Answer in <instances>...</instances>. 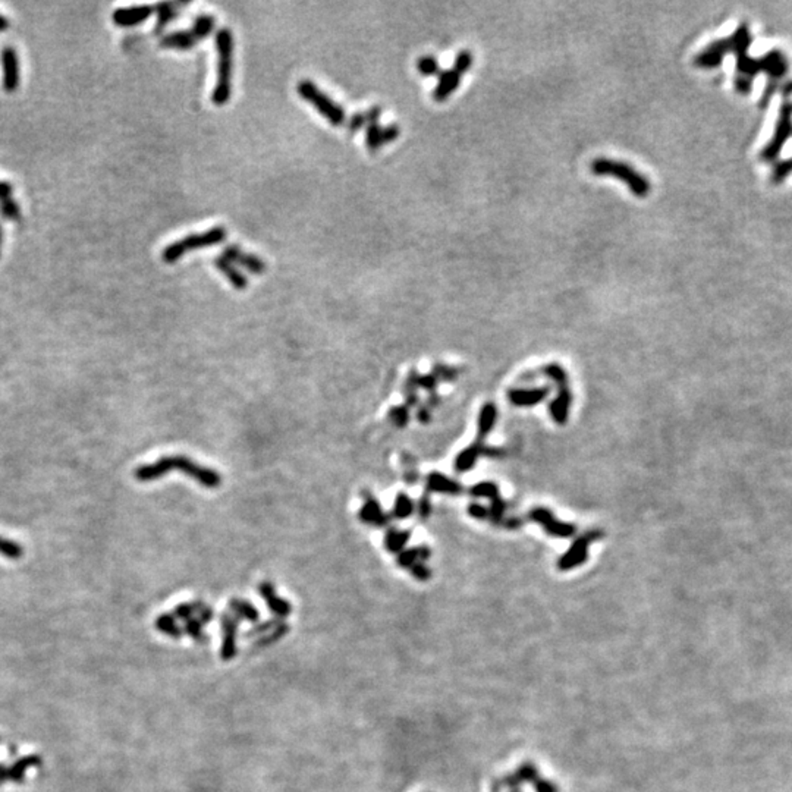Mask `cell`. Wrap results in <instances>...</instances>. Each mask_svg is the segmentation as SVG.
Wrapping results in <instances>:
<instances>
[{"label": "cell", "mask_w": 792, "mask_h": 792, "mask_svg": "<svg viewBox=\"0 0 792 792\" xmlns=\"http://www.w3.org/2000/svg\"><path fill=\"white\" fill-rule=\"evenodd\" d=\"M753 41L750 30L747 24H741L735 33L727 37L712 43L710 46L700 51L694 59V63L700 68L712 69L719 67L725 55L732 53L736 56V77L735 89L741 94H748L753 89V80L760 72L769 75L770 82L765 91V100L767 102L775 93L776 81L784 77L788 71V60L779 50L769 51L765 58L753 59L748 56V47Z\"/></svg>", "instance_id": "1"}, {"label": "cell", "mask_w": 792, "mask_h": 792, "mask_svg": "<svg viewBox=\"0 0 792 792\" xmlns=\"http://www.w3.org/2000/svg\"><path fill=\"white\" fill-rule=\"evenodd\" d=\"M170 471H179V473L191 477L196 483L206 489H218L222 485V476L216 469L202 467L185 455L162 456L153 464L138 467L134 476L141 483H150V481L162 478L163 476L169 474Z\"/></svg>", "instance_id": "2"}, {"label": "cell", "mask_w": 792, "mask_h": 792, "mask_svg": "<svg viewBox=\"0 0 792 792\" xmlns=\"http://www.w3.org/2000/svg\"><path fill=\"white\" fill-rule=\"evenodd\" d=\"M218 47V82L211 93V102L216 106L226 104L232 94V56L233 37L231 30L222 28L216 34Z\"/></svg>", "instance_id": "3"}, {"label": "cell", "mask_w": 792, "mask_h": 792, "mask_svg": "<svg viewBox=\"0 0 792 792\" xmlns=\"http://www.w3.org/2000/svg\"><path fill=\"white\" fill-rule=\"evenodd\" d=\"M592 172L597 176H614L625 182L629 191L640 198L647 197L651 191L650 180L644 175H641L638 170L628 163L619 162V160L606 157L594 159L592 162Z\"/></svg>", "instance_id": "4"}, {"label": "cell", "mask_w": 792, "mask_h": 792, "mask_svg": "<svg viewBox=\"0 0 792 792\" xmlns=\"http://www.w3.org/2000/svg\"><path fill=\"white\" fill-rule=\"evenodd\" d=\"M224 240H226V229L223 226H215L201 233H191L185 238L169 244L162 251V260L167 264H172L187 253L209 248L211 245L222 244Z\"/></svg>", "instance_id": "5"}, {"label": "cell", "mask_w": 792, "mask_h": 792, "mask_svg": "<svg viewBox=\"0 0 792 792\" xmlns=\"http://www.w3.org/2000/svg\"><path fill=\"white\" fill-rule=\"evenodd\" d=\"M296 91L299 94V97L308 102L310 104H313V108L334 126H340L345 124L347 115L345 110L342 109V106L331 100L329 95L320 90L313 81L310 80L299 81L296 85Z\"/></svg>", "instance_id": "6"}, {"label": "cell", "mask_w": 792, "mask_h": 792, "mask_svg": "<svg viewBox=\"0 0 792 792\" xmlns=\"http://www.w3.org/2000/svg\"><path fill=\"white\" fill-rule=\"evenodd\" d=\"M791 137H792V102L787 100L782 103V106H780L779 117L775 126V134L772 137V140H770V143L762 152V159L766 160V162H772V160H775L779 156L780 150L785 145L788 138Z\"/></svg>", "instance_id": "7"}, {"label": "cell", "mask_w": 792, "mask_h": 792, "mask_svg": "<svg viewBox=\"0 0 792 792\" xmlns=\"http://www.w3.org/2000/svg\"><path fill=\"white\" fill-rule=\"evenodd\" d=\"M602 537V533L601 531H590V533H585L584 536L578 537L572 544L571 548L568 549L562 558L558 561V568L561 571H570L576 568V566L583 565L587 558H588V548H590V544Z\"/></svg>", "instance_id": "8"}, {"label": "cell", "mask_w": 792, "mask_h": 792, "mask_svg": "<svg viewBox=\"0 0 792 792\" xmlns=\"http://www.w3.org/2000/svg\"><path fill=\"white\" fill-rule=\"evenodd\" d=\"M527 518L530 521L540 524L546 533L550 534V536H555V537H563V539L572 537L575 534V530H576L572 524H566V522H561V521L556 520L553 517V513L546 508H533L527 515Z\"/></svg>", "instance_id": "9"}, {"label": "cell", "mask_w": 792, "mask_h": 792, "mask_svg": "<svg viewBox=\"0 0 792 792\" xmlns=\"http://www.w3.org/2000/svg\"><path fill=\"white\" fill-rule=\"evenodd\" d=\"M362 506L358 512V518L362 524L371 527L384 528L391 524L392 517L383 511L380 502L370 491H362Z\"/></svg>", "instance_id": "10"}, {"label": "cell", "mask_w": 792, "mask_h": 792, "mask_svg": "<svg viewBox=\"0 0 792 792\" xmlns=\"http://www.w3.org/2000/svg\"><path fill=\"white\" fill-rule=\"evenodd\" d=\"M469 493L473 496L477 498H487L491 502V508H490V521L495 522V524H502L504 522V517H505V502L500 499L499 495V489L495 483H489V481H481V483L476 485L469 489Z\"/></svg>", "instance_id": "11"}, {"label": "cell", "mask_w": 792, "mask_h": 792, "mask_svg": "<svg viewBox=\"0 0 792 792\" xmlns=\"http://www.w3.org/2000/svg\"><path fill=\"white\" fill-rule=\"evenodd\" d=\"M0 62H2V87L6 93H15L19 87L21 75H19V59L18 53L12 46L3 47L0 53Z\"/></svg>", "instance_id": "12"}, {"label": "cell", "mask_w": 792, "mask_h": 792, "mask_svg": "<svg viewBox=\"0 0 792 792\" xmlns=\"http://www.w3.org/2000/svg\"><path fill=\"white\" fill-rule=\"evenodd\" d=\"M154 12H156L154 6H150V5L119 8L113 12L112 21L116 27L131 28V27H137V25L145 23V21L152 16Z\"/></svg>", "instance_id": "13"}, {"label": "cell", "mask_w": 792, "mask_h": 792, "mask_svg": "<svg viewBox=\"0 0 792 792\" xmlns=\"http://www.w3.org/2000/svg\"><path fill=\"white\" fill-rule=\"evenodd\" d=\"M238 624H240V619L235 615H232L231 612L222 614L220 625H222V634H223V641H222V659L223 660H231L235 655H237Z\"/></svg>", "instance_id": "14"}, {"label": "cell", "mask_w": 792, "mask_h": 792, "mask_svg": "<svg viewBox=\"0 0 792 792\" xmlns=\"http://www.w3.org/2000/svg\"><path fill=\"white\" fill-rule=\"evenodd\" d=\"M222 255L231 263L238 264L244 267V269H247L253 275H263L266 272V263L260 259V257L250 253H244L238 245H228V247L223 250Z\"/></svg>", "instance_id": "15"}, {"label": "cell", "mask_w": 792, "mask_h": 792, "mask_svg": "<svg viewBox=\"0 0 792 792\" xmlns=\"http://www.w3.org/2000/svg\"><path fill=\"white\" fill-rule=\"evenodd\" d=\"M259 593L264 598L267 607H269L277 618L282 619V618H286V616L291 615V612H292L291 603L276 594V588L272 583L263 581L259 585Z\"/></svg>", "instance_id": "16"}, {"label": "cell", "mask_w": 792, "mask_h": 792, "mask_svg": "<svg viewBox=\"0 0 792 792\" xmlns=\"http://www.w3.org/2000/svg\"><path fill=\"white\" fill-rule=\"evenodd\" d=\"M572 402V395L570 392L568 383L558 384V395H556L555 401L549 405L552 419L558 424H565L570 415V406Z\"/></svg>", "instance_id": "17"}, {"label": "cell", "mask_w": 792, "mask_h": 792, "mask_svg": "<svg viewBox=\"0 0 792 792\" xmlns=\"http://www.w3.org/2000/svg\"><path fill=\"white\" fill-rule=\"evenodd\" d=\"M495 455L498 454L495 449L493 451H487V447L481 443V442H476L474 445H471L468 447H465L464 451H461L458 454V456L455 458V463L454 467L458 471V473H467L471 468L474 467V464L477 463V459L480 458V455Z\"/></svg>", "instance_id": "18"}, {"label": "cell", "mask_w": 792, "mask_h": 792, "mask_svg": "<svg viewBox=\"0 0 792 792\" xmlns=\"http://www.w3.org/2000/svg\"><path fill=\"white\" fill-rule=\"evenodd\" d=\"M550 393L549 386L536 389H512L508 392V398L515 406H534L548 398Z\"/></svg>", "instance_id": "19"}, {"label": "cell", "mask_w": 792, "mask_h": 792, "mask_svg": "<svg viewBox=\"0 0 792 792\" xmlns=\"http://www.w3.org/2000/svg\"><path fill=\"white\" fill-rule=\"evenodd\" d=\"M426 491L427 493H445V495H461L463 486L458 481L449 478L441 473H430L426 477Z\"/></svg>", "instance_id": "20"}, {"label": "cell", "mask_w": 792, "mask_h": 792, "mask_svg": "<svg viewBox=\"0 0 792 792\" xmlns=\"http://www.w3.org/2000/svg\"><path fill=\"white\" fill-rule=\"evenodd\" d=\"M461 78H463V75L459 73L458 71H455L454 68L447 69V71H442L441 75H439V84L433 90V99L436 102H445L449 95H451L459 87V84H461Z\"/></svg>", "instance_id": "21"}, {"label": "cell", "mask_w": 792, "mask_h": 792, "mask_svg": "<svg viewBox=\"0 0 792 792\" xmlns=\"http://www.w3.org/2000/svg\"><path fill=\"white\" fill-rule=\"evenodd\" d=\"M198 37L194 34V31H176V33L165 34L160 38V47L172 49V50H189L198 43Z\"/></svg>", "instance_id": "22"}, {"label": "cell", "mask_w": 792, "mask_h": 792, "mask_svg": "<svg viewBox=\"0 0 792 792\" xmlns=\"http://www.w3.org/2000/svg\"><path fill=\"white\" fill-rule=\"evenodd\" d=\"M215 266L218 267V270H219L220 273H223L224 276H226V279L229 281V283H231L235 289H240V291H242V289H247V286H248V279H247V277H245V276L237 269V266H235L233 263H231L229 260L224 259L223 255L216 257Z\"/></svg>", "instance_id": "23"}, {"label": "cell", "mask_w": 792, "mask_h": 792, "mask_svg": "<svg viewBox=\"0 0 792 792\" xmlns=\"http://www.w3.org/2000/svg\"><path fill=\"white\" fill-rule=\"evenodd\" d=\"M430 556L432 550L429 548H426V546H417V548L406 549L398 553V556H396V565L401 566L404 570H410L415 563L426 562Z\"/></svg>", "instance_id": "24"}, {"label": "cell", "mask_w": 792, "mask_h": 792, "mask_svg": "<svg viewBox=\"0 0 792 792\" xmlns=\"http://www.w3.org/2000/svg\"><path fill=\"white\" fill-rule=\"evenodd\" d=\"M410 537H411L410 531L389 527L386 534H384V541H383L384 549H386L389 553L398 555L402 550H405V546H406V543L410 541Z\"/></svg>", "instance_id": "25"}, {"label": "cell", "mask_w": 792, "mask_h": 792, "mask_svg": "<svg viewBox=\"0 0 792 792\" xmlns=\"http://www.w3.org/2000/svg\"><path fill=\"white\" fill-rule=\"evenodd\" d=\"M496 417H498V411H496V406L493 404H486L483 408L480 411V417H478V439L477 442L483 443L485 437L493 430L495 423H496Z\"/></svg>", "instance_id": "26"}, {"label": "cell", "mask_w": 792, "mask_h": 792, "mask_svg": "<svg viewBox=\"0 0 792 792\" xmlns=\"http://www.w3.org/2000/svg\"><path fill=\"white\" fill-rule=\"evenodd\" d=\"M229 612L237 616L240 620L245 619L250 620V622H257L260 618V614L254 607V605H251L247 601H242L240 597H233L229 602Z\"/></svg>", "instance_id": "27"}, {"label": "cell", "mask_w": 792, "mask_h": 792, "mask_svg": "<svg viewBox=\"0 0 792 792\" xmlns=\"http://www.w3.org/2000/svg\"><path fill=\"white\" fill-rule=\"evenodd\" d=\"M415 511V504L414 500L406 495V493H399L395 499V504H393V509L391 512V517L393 520H406L412 515V512Z\"/></svg>", "instance_id": "28"}, {"label": "cell", "mask_w": 792, "mask_h": 792, "mask_svg": "<svg viewBox=\"0 0 792 792\" xmlns=\"http://www.w3.org/2000/svg\"><path fill=\"white\" fill-rule=\"evenodd\" d=\"M179 6V3H159L154 6V10L157 14V25H156V33H160V31L165 30L166 25L176 16V8Z\"/></svg>", "instance_id": "29"}, {"label": "cell", "mask_w": 792, "mask_h": 792, "mask_svg": "<svg viewBox=\"0 0 792 792\" xmlns=\"http://www.w3.org/2000/svg\"><path fill=\"white\" fill-rule=\"evenodd\" d=\"M419 376L420 374L417 373L415 370H411L408 377H406V382L404 384V396H405V405L408 406V408H412L417 404H419V395H417V391H419Z\"/></svg>", "instance_id": "30"}, {"label": "cell", "mask_w": 792, "mask_h": 792, "mask_svg": "<svg viewBox=\"0 0 792 792\" xmlns=\"http://www.w3.org/2000/svg\"><path fill=\"white\" fill-rule=\"evenodd\" d=\"M215 25H216V19L213 18L211 15H200L194 21V25H192L191 30L194 31V34L201 41L211 34V31L215 30Z\"/></svg>", "instance_id": "31"}, {"label": "cell", "mask_w": 792, "mask_h": 792, "mask_svg": "<svg viewBox=\"0 0 792 792\" xmlns=\"http://www.w3.org/2000/svg\"><path fill=\"white\" fill-rule=\"evenodd\" d=\"M156 627L157 629L162 631L166 636L169 637H174V638H179L182 634V628L178 625L176 619L174 618V615H160L156 620Z\"/></svg>", "instance_id": "32"}, {"label": "cell", "mask_w": 792, "mask_h": 792, "mask_svg": "<svg viewBox=\"0 0 792 792\" xmlns=\"http://www.w3.org/2000/svg\"><path fill=\"white\" fill-rule=\"evenodd\" d=\"M382 128L383 126H380L379 121L370 122L366 128V144L370 152H377V150L383 145Z\"/></svg>", "instance_id": "33"}, {"label": "cell", "mask_w": 792, "mask_h": 792, "mask_svg": "<svg viewBox=\"0 0 792 792\" xmlns=\"http://www.w3.org/2000/svg\"><path fill=\"white\" fill-rule=\"evenodd\" d=\"M401 461H402V467H404L405 483L408 486L417 485V481H419V478H420V474H419V469H417L414 456L410 454H402Z\"/></svg>", "instance_id": "34"}, {"label": "cell", "mask_w": 792, "mask_h": 792, "mask_svg": "<svg viewBox=\"0 0 792 792\" xmlns=\"http://www.w3.org/2000/svg\"><path fill=\"white\" fill-rule=\"evenodd\" d=\"M388 417L395 427H398V429H405V427L408 426V423H410L411 414H410L408 406L398 405V406H392V408L389 410Z\"/></svg>", "instance_id": "35"}, {"label": "cell", "mask_w": 792, "mask_h": 792, "mask_svg": "<svg viewBox=\"0 0 792 792\" xmlns=\"http://www.w3.org/2000/svg\"><path fill=\"white\" fill-rule=\"evenodd\" d=\"M0 555L5 556L8 559H19L21 556L24 555V549L23 546L14 540L0 537Z\"/></svg>", "instance_id": "36"}, {"label": "cell", "mask_w": 792, "mask_h": 792, "mask_svg": "<svg viewBox=\"0 0 792 792\" xmlns=\"http://www.w3.org/2000/svg\"><path fill=\"white\" fill-rule=\"evenodd\" d=\"M417 69L424 77H433V75H441L442 72L439 62L433 56H421L417 60Z\"/></svg>", "instance_id": "37"}, {"label": "cell", "mask_w": 792, "mask_h": 792, "mask_svg": "<svg viewBox=\"0 0 792 792\" xmlns=\"http://www.w3.org/2000/svg\"><path fill=\"white\" fill-rule=\"evenodd\" d=\"M0 215L6 220H19L21 219V207L14 198H9L3 202H0Z\"/></svg>", "instance_id": "38"}, {"label": "cell", "mask_w": 792, "mask_h": 792, "mask_svg": "<svg viewBox=\"0 0 792 792\" xmlns=\"http://www.w3.org/2000/svg\"><path fill=\"white\" fill-rule=\"evenodd\" d=\"M473 62H474L473 53L468 51V50H463V51H459L458 55H456V58H455L454 69L458 71L459 73L463 75V73H465L471 67H473Z\"/></svg>", "instance_id": "39"}, {"label": "cell", "mask_w": 792, "mask_h": 792, "mask_svg": "<svg viewBox=\"0 0 792 792\" xmlns=\"http://www.w3.org/2000/svg\"><path fill=\"white\" fill-rule=\"evenodd\" d=\"M791 172H792V159L784 160V162H779L773 166L772 180L776 182V184H779V182H782Z\"/></svg>", "instance_id": "40"}, {"label": "cell", "mask_w": 792, "mask_h": 792, "mask_svg": "<svg viewBox=\"0 0 792 792\" xmlns=\"http://www.w3.org/2000/svg\"><path fill=\"white\" fill-rule=\"evenodd\" d=\"M433 374L437 377V380H445V382H452L456 379V370L445 366V364H436L433 367Z\"/></svg>", "instance_id": "41"}, {"label": "cell", "mask_w": 792, "mask_h": 792, "mask_svg": "<svg viewBox=\"0 0 792 792\" xmlns=\"http://www.w3.org/2000/svg\"><path fill=\"white\" fill-rule=\"evenodd\" d=\"M364 125H366V126L369 125V115H367V112H358V113H356V115L352 116L351 119H349L348 132H349V134H356L357 131L362 130Z\"/></svg>", "instance_id": "42"}, {"label": "cell", "mask_w": 792, "mask_h": 792, "mask_svg": "<svg viewBox=\"0 0 792 792\" xmlns=\"http://www.w3.org/2000/svg\"><path fill=\"white\" fill-rule=\"evenodd\" d=\"M408 571L411 572V575L415 578V580H419V581H429L432 578V571L424 562L415 563L414 566H411Z\"/></svg>", "instance_id": "43"}, {"label": "cell", "mask_w": 792, "mask_h": 792, "mask_svg": "<svg viewBox=\"0 0 792 792\" xmlns=\"http://www.w3.org/2000/svg\"><path fill=\"white\" fill-rule=\"evenodd\" d=\"M437 383H439V380H437V377L434 376L433 373L426 374V376H419V382H417V384H419V389L427 391V392H429V395H430V393H436Z\"/></svg>", "instance_id": "44"}, {"label": "cell", "mask_w": 792, "mask_h": 792, "mask_svg": "<svg viewBox=\"0 0 792 792\" xmlns=\"http://www.w3.org/2000/svg\"><path fill=\"white\" fill-rule=\"evenodd\" d=\"M399 135H401V128H399L398 125L392 124V125H388V126L382 128V141H383V144H389V143L395 141L396 138H398Z\"/></svg>", "instance_id": "45"}, {"label": "cell", "mask_w": 792, "mask_h": 792, "mask_svg": "<svg viewBox=\"0 0 792 792\" xmlns=\"http://www.w3.org/2000/svg\"><path fill=\"white\" fill-rule=\"evenodd\" d=\"M415 509H417V512H419V517L421 521H426L427 518H429L430 513H432V502H430L429 496L427 495L421 496L419 500V504L415 505Z\"/></svg>", "instance_id": "46"}, {"label": "cell", "mask_w": 792, "mask_h": 792, "mask_svg": "<svg viewBox=\"0 0 792 792\" xmlns=\"http://www.w3.org/2000/svg\"><path fill=\"white\" fill-rule=\"evenodd\" d=\"M468 513L476 520H489L490 518L489 509H486L485 506H481L478 504H471L468 506Z\"/></svg>", "instance_id": "47"}, {"label": "cell", "mask_w": 792, "mask_h": 792, "mask_svg": "<svg viewBox=\"0 0 792 792\" xmlns=\"http://www.w3.org/2000/svg\"><path fill=\"white\" fill-rule=\"evenodd\" d=\"M515 778L518 779V782H521V780H534L537 778V770L531 765H524Z\"/></svg>", "instance_id": "48"}, {"label": "cell", "mask_w": 792, "mask_h": 792, "mask_svg": "<svg viewBox=\"0 0 792 792\" xmlns=\"http://www.w3.org/2000/svg\"><path fill=\"white\" fill-rule=\"evenodd\" d=\"M14 198V185L8 180H0V202Z\"/></svg>", "instance_id": "49"}, {"label": "cell", "mask_w": 792, "mask_h": 792, "mask_svg": "<svg viewBox=\"0 0 792 792\" xmlns=\"http://www.w3.org/2000/svg\"><path fill=\"white\" fill-rule=\"evenodd\" d=\"M417 420H419L421 424H429L432 420V411L430 408H427L426 405L420 406L419 411H417Z\"/></svg>", "instance_id": "50"}, {"label": "cell", "mask_w": 792, "mask_h": 792, "mask_svg": "<svg viewBox=\"0 0 792 792\" xmlns=\"http://www.w3.org/2000/svg\"><path fill=\"white\" fill-rule=\"evenodd\" d=\"M536 792H558L555 784L548 782V780H539L536 782Z\"/></svg>", "instance_id": "51"}, {"label": "cell", "mask_w": 792, "mask_h": 792, "mask_svg": "<svg viewBox=\"0 0 792 792\" xmlns=\"http://www.w3.org/2000/svg\"><path fill=\"white\" fill-rule=\"evenodd\" d=\"M521 524H522V521H520V520H517V518H509V520H505V521H504V526H506L509 530L518 528V527L521 526Z\"/></svg>", "instance_id": "52"}, {"label": "cell", "mask_w": 792, "mask_h": 792, "mask_svg": "<svg viewBox=\"0 0 792 792\" xmlns=\"http://www.w3.org/2000/svg\"><path fill=\"white\" fill-rule=\"evenodd\" d=\"M9 25H10V24H9V19H8L6 16H3L2 14H0V33H3V31H6V30L9 28Z\"/></svg>", "instance_id": "53"}, {"label": "cell", "mask_w": 792, "mask_h": 792, "mask_svg": "<svg viewBox=\"0 0 792 792\" xmlns=\"http://www.w3.org/2000/svg\"><path fill=\"white\" fill-rule=\"evenodd\" d=\"M784 94H785V95H789V94H792V81L785 84V87H784Z\"/></svg>", "instance_id": "54"}, {"label": "cell", "mask_w": 792, "mask_h": 792, "mask_svg": "<svg viewBox=\"0 0 792 792\" xmlns=\"http://www.w3.org/2000/svg\"><path fill=\"white\" fill-rule=\"evenodd\" d=\"M0 245H2V226H0Z\"/></svg>", "instance_id": "55"}]
</instances>
